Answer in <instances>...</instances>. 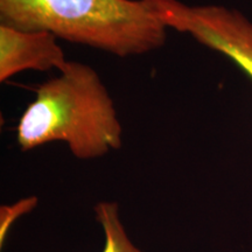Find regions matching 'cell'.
<instances>
[{
    "instance_id": "cell-1",
    "label": "cell",
    "mask_w": 252,
    "mask_h": 252,
    "mask_svg": "<svg viewBox=\"0 0 252 252\" xmlns=\"http://www.w3.org/2000/svg\"><path fill=\"white\" fill-rule=\"evenodd\" d=\"M15 132L23 151L63 141L81 160L122 147V124L108 89L93 68L76 61L36 88Z\"/></svg>"
},
{
    "instance_id": "cell-2",
    "label": "cell",
    "mask_w": 252,
    "mask_h": 252,
    "mask_svg": "<svg viewBox=\"0 0 252 252\" xmlns=\"http://www.w3.org/2000/svg\"><path fill=\"white\" fill-rule=\"evenodd\" d=\"M0 20L119 58L161 48L168 30L147 0H0Z\"/></svg>"
},
{
    "instance_id": "cell-3",
    "label": "cell",
    "mask_w": 252,
    "mask_h": 252,
    "mask_svg": "<svg viewBox=\"0 0 252 252\" xmlns=\"http://www.w3.org/2000/svg\"><path fill=\"white\" fill-rule=\"evenodd\" d=\"M167 28L231 60L252 81V21L219 5L190 6L179 0H147Z\"/></svg>"
},
{
    "instance_id": "cell-4",
    "label": "cell",
    "mask_w": 252,
    "mask_h": 252,
    "mask_svg": "<svg viewBox=\"0 0 252 252\" xmlns=\"http://www.w3.org/2000/svg\"><path fill=\"white\" fill-rule=\"evenodd\" d=\"M68 61L58 37L45 31H26L0 24V82L26 70H61Z\"/></svg>"
},
{
    "instance_id": "cell-5",
    "label": "cell",
    "mask_w": 252,
    "mask_h": 252,
    "mask_svg": "<svg viewBox=\"0 0 252 252\" xmlns=\"http://www.w3.org/2000/svg\"><path fill=\"white\" fill-rule=\"evenodd\" d=\"M94 214L105 239L102 252H143L128 237L121 220L117 202H98L94 206Z\"/></svg>"
},
{
    "instance_id": "cell-6",
    "label": "cell",
    "mask_w": 252,
    "mask_h": 252,
    "mask_svg": "<svg viewBox=\"0 0 252 252\" xmlns=\"http://www.w3.org/2000/svg\"><path fill=\"white\" fill-rule=\"evenodd\" d=\"M37 203L39 198L36 196H27L14 203L2 204L0 207V247L4 245L9 229L15 220L35 209Z\"/></svg>"
}]
</instances>
